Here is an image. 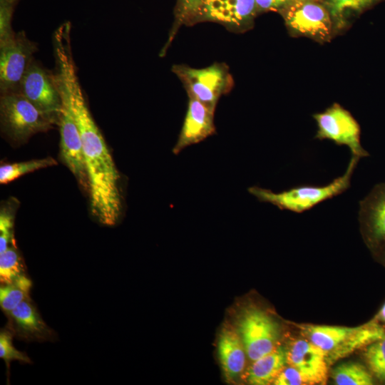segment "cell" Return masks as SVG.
Masks as SVG:
<instances>
[{
    "mask_svg": "<svg viewBox=\"0 0 385 385\" xmlns=\"http://www.w3.org/2000/svg\"><path fill=\"white\" fill-rule=\"evenodd\" d=\"M203 0H177L175 9V21L166 46L161 54L172 41L178 29L183 24H192Z\"/></svg>",
    "mask_w": 385,
    "mask_h": 385,
    "instance_id": "obj_24",
    "label": "cell"
},
{
    "mask_svg": "<svg viewBox=\"0 0 385 385\" xmlns=\"http://www.w3.org/2000/svg\"><path fill=\"white\" fill-rule=\"evenodd\" d=\"M359 160L351 155L344 173L325 185H300L279 192L252 186L248 192L260 202L270 203L282 210L302 213L345 192L350 187Z\"/></svg>",
    "mask_w": 385,
    "mask_h": 385,
    "instance_id": "obj_3",
    "label": "cell"
},
{
    "mask_svg": "<svg viewBox=\"0 0 385 385\" xmlns=\"http://www.w3.org/2000/svg\"><path fill=\"white\" fill-rule=\"evenodd\" d=\"M385 0H323L331 16L334 34L346 28L349 19Z\"/></svg>",
    "mask_w": 385,
    "mask_h": 385,
    "instance_id": "obj_19",
    "label": "cell"
},
{
    "mask_svg": "<svg viewBox=\"0 0 385 385\" xmlns=\"http://www.w3.org/2000/svg\"><path fill=\"white\" fill-rule=\"evenodd\" d=\"M0 357L8 366L12 360H19L26 363L31 362L26 354L17 350L13 346L11 334L6 331H1L0 333Z\"/></svg>",
    "mask_w": 385,
    "mask_h": 385,
    "instance_id": "obj_28",
    "label": "cell"
},
{
    "mask_svg": "<svg viewBox=\"0 0 385 385\" xmlns=\"http://www.w3.org/2000/svg\"><path fill=\"white\" fill-rule=\"evenodd\" d=\"M257 14L255 0H203L192 21H213L233 31H244Z\"/></svg>",
    "mask_w": 385,
    "mask_h": 385,
    "instance_id": "obj_11",
    "label": "cell"
},
{
    "mask_svg": "<svg viewBox=\"0 0 385 385\" xmlns=\"http://www.w3.org/2000/svg\"><path fill=\"white\" fill-rule=\"evenodd\" d=\"M293 0H255L257 14L267 11H279Z\"/></svg>",
    "mask_w": 385,
    "mask_h": 385,
    "instance_id": "obj_30",
    "label": "cell"
},
{
    "mask_svg": "<svg viewBox=\"0 0 385 385\" xmlns=\"http://www.w3.org/2000/svg\"><path fill=\"white\" fill-rule=\"evenodd\" d=\"M317 1H321V2H322V1H323V0H317Z\"/></svg>",
    "mask_w": 385,
    "mask_h": 385,
    "instance_id": "obj_32",
    "label": "cell"
},
{
    "mask_svg": "<svg viewBox=\"0 0 385 385\" xmlns=\"http://www.w3.org/2000/svg\"><path fill=\"white\" fill-rule=\"evenodd\" d=\"M332 376L337 385H371L372 375L361 364L346 362L336 366Z\"/></svg>",
    "mask_w": 385,
    "mask_h": 385,
    "instance_id": "obj_21",
    "label": "cell"
},
{
    "mask_svg": "<svg viewBox=\"0 0 385 385\" xmlns=\"http://www.w3.org/2000/svg\"><path fill=\"white\" fill-rule=\"evenodd\" d=\"M364 356L372 374L385 381V336L366 346Z\"/></svg>",
    "mask_w": 385,
    "mask_h": 385,
    "instance_id": "obj_25",
    "label": "cell"
},
{
    "mask_svg": "<svg viewBox=\"0 0 385 385\" xmlns=\"http://www.w3.org/2000/svg\"><path fill=\"white\" fill-rule=\"evenodd\" d=\"M37 45L24 31L0 43V90L1 94L19 92L21 82Z\"/></svg>",
    "mask_w": 385,
    "mask_h": 385,
    "instance_id": "obj_9",
    "label": "cell"
},
{
    "mask_svg": "<svg viewBox=\"0 0 385 385\" xmlns=\"http://www.w3.org/2000/svg\"><path fill=\"white\" fill-rule=\"evenodd\" d=\"M287 364V349L277 346L271 352L253 361L247 374V381L253 385L274 383Z\"/></svg>",
    "mask_w": 385,
    "mask_h": 385,
    "instance_id": "obj_18",
    "label": "cell"
},
{
    "mask_svg": "<svg viewBox=\"0 0 385 385\" xmlns=\"http://www.w3.org/2000/svg\"><path fill=\"white\" fill-rule=\"evenodd\" d=\"M359 217L370 247L385 245V182L376 185L360 201Z\"/></svg>",
    "mask_w": 385,
    "mask_h": 385,
    "instance_id": "obj_13",
    "label": "cell"
},
{
    "mask_svg": "<svg viewBox=\"0 0 385 385\" xmlns=\"http://www.w3.org/2000/svg\"><path fill=\"white\" fill-rule=\"evenodd\" d=\"M14 215L9 208H1L0 212V254L10 245H14Z\"/></svg>",
    "mask_w": 385,
    "mask_h": 385,
    "instance_id": "obj_26",
    "label": "cell"
},
{
    "mask_svg": "<svg viewBox=\"0 0 385 385\" xmlns=\"http://www.w3.org/2000/svg\"><path fill=\"white\" fill-rule=\"evenodd\" d=\"M374 319L379 322L381 324L385 325V303L381 307V309Z\"/></svg>",
    "mask_w": 385,
    "mask_h": 385,
    "instance_id": "obj_31",
    "label": "cell"
},
{
    "mask_svg": "<svg viewBox=\"0 0 385 385\" xmlns=\"http://www.w3.org/2000/svg\"><path fill=\"white\" fill-rule=\"evenodd\" d=\"M275 385H306L309 384L305 377L294 367H284L273 383Z\"/></svg>",
    "mask_w": 385,
    "mask_h": 385,
    "instance_id": "obj_29",
    "label": "cell"
},
{
    "mask_svg": "<svg viewBox=\"0 0 385 385\" xmlns=\"http://www.w3.org/2000/svg\"><path fill=\"white\" fill-rule=\"evenodd\" d=\"M172 71L182 82L189 98L215 111L220 98L229 93L233 86L232 76L224 63L215 62L202 68L174 65Z\"/></svg>",
    "mask_w": 385,
    "mask_h": 385,
    "instance_id": "obj_4",
    "label": "cell"
},
{
    "mask_svg": "<svg viewBox=\"0 0 385 385\" xmlns=\"http://www.w3.org/2000/svg\"><path fill=\"white\" fill-rule=\"evenodd\" d=\"M1 123L15 141H25L33 135L52 128L57 122L26 99L21 93L1 94Z\"/></svg>",
    "mask_w": 385,
    "mask_h": 385,
    "instance_id": "obj_5",
    "label": "cell"
},
{
    "mask_svg": "<svg viewBox=\"0 0 385 385\" xmlns=\"http://www.w3.org/2000/svg\"><path fill=\"white\" fill-rule=\"evenodd\" d=\"M301 329L324 353L329 365L385 336L384 327L374 319L355 327L306 324Z\"/></svg>",
    "mask_w": 385,
    "mask_h": 385,
    "instance_id": "obj_2",
    "label": "cell"
},
{
    "mask_svg": "<svg viewBox=\"0 0 385 385\" xmlns=\"http://www.w3.org/2000/svg\"><path fill=\"white\" fill-rule=\"evenodd\" d=\"M289 32L328 42L334 34L333 22L326 6L317 0H293L279 11Z\"/></svg>",
    "mask_w": 385,
    "mask_h": 385,
    "instance_id": "obj_6",
    "label": "cell"
},
{
    "mask_svg": "<svg viewBox=\"0 0 385 385\" xmlns=\"http://www.w3.org/2000/svg\"><path fill=\"white\" fill-rule=\"evenodd\" d=\"M56 164V160L51 157L4 164L0 167V183L6 184L24 174Z\"/></svg>",
    "mask_w": 385,
    "mask_h": 385,
    "instance_id": "obj_22",
    "label": "cell"
},
{
    "mask_svg": "<svg viewBox=\"0 0 385 385\" xmlns=\"http://www.w3.org/2000/svg\"><path fill=\"white\" fill-rule=\"evenodd\" d=\"M54 79L61 102L71 113L81 137L91 212L101 223L114 225L122 209L119 174L89 111L76 63L68 61L60 64Z\"/></svg>",
    "mask_w": 385,
    "mask_h": 385,
    "instance_id": "obj_1",
    "label": "cell"
},
{
    "mask_svg": "<svg viewBox=\"0 0 385 385\" xmlns=\"http://www.w3.org/2000/svg\"><path fill=\"white\" fill-rule=\"evenodd\" d=\"M32 282L24 274L13 282L1 284L0 287V306L9 313L24 301L29 299Z\"/></svg>",
    "mask_w": 385,
    "mask_h": 385,
    "instance_id": "obj_20",
    "label": "cell"
},
{
    "mask_svg": "<svg viewBox=\"0 0 385 385\" xmlns=\"http://www.w3.org/2000/svg\"><path fill=\"white\" fill-rule=\"evenodd\" d=\"M17 1L0 0V43L15 34L11 28V19Z\"/></svg>",
    "mask_w": 385,
    "mask_h": 385,
    "instance_id": "obj_27",
    "label": "cell"
},
{
    "mask_svg": "<svg viewBox=\"0 0 385 385\" xmlns=\"http://www.w3.org/2000/svg\"><path fill=\"white\" fill-rule=\"evenodd\" d=\"M22 274L23 262L15 246L11 245L0 254L1 284L10 283Z\"/></svg>",
    "mask_w": 385,
    "mask_h": 385,
    "instance_id": "obj_23",
    "label": "cell"
},
{
    "mask_svg": "<svg viewBox=\"0 0 385 385\" xmlns=\"http://www.w3.org/2000/svg\"><path fill=\"white\" fill-rule=\"evenodd\" d=\"M317 130L315 138L330 140L337 145H345L351 155L360 159L369 156L361 144V128L351 113L334 103L321 113L313 115Z\"/></svg>",
    "mask_w": 385,
    "mask_h": 385,
    "instance_id": "obj_7",
    "label": "cell"
},
{
    "mask_svg": "<svg viewBox=\"0 0 385 385\" xmlns=\"http://www.w3.org/2000/svg\"><path fill=\"white\" fill-rule=\"evenodd\" d=\"M20 336L31 339H43L50 329L41 319L30 298L7 313Z\"/></svg>",
    "mask_w": 385,
    "mask_h": 385,
    "instance_id": "obj_17",
    "label": "cell"
},
{
    "mask_svg": "<svg viewBox=\"0 0 385 385\" xmlns=\"http://www.w3.org/2000/svg\"><path fill=\"white\" fill-rule=\"evenodd\" d=\"M218 354L227 381H236L244 370L247 355L237 331L229 327L222 330L218 340Z\"/></svg>",
    "mask_w": 385,
    "mask_h": 385,
    "instance_id": "obj_16",
    "label": "cell"
},
{
    "mask_svg": "<svg viewBox=\"0 0 385 385\" xmlns=\"http://www.w3.org/2000/svg\"><path fill=\"white\" fill-rule=\"evenodd\" d=\"M287 364L297 369L309 384H324L329 364L324 353L308 339H297L287 349Z\"/></svg>",
    "mask_w": 385,
    "mask_h": 385,
    "instance_id": "obj_14",
    "label": "cell"
},
{
    "mask_svg": "<svg viewBox=\"0 0 385 385\" xmlns=\"http://www.w3.org/2000/svg\"><path fill=\"white\" fill-rule=\"evenodd\" d=\"M214 116L215 111L199 101L189 98L183 125L173 148V153L178 154L185 148L215 133Z\"/></svg>",
    "mask_w": 385,
    "mask_h": 385,
    "instance_id": "obj_15",
    "label": "cell"
},
{
    "mask_svg": "<svg viewBox=\"0 0 385 385\" xmlns=\"http://www.w3.org/2000/svg\"><path fill=\"white\" fill-rule=\"evenodd\" d=\"M58 123L61 158L78 181L84 187H88L80 132L71 113L62 102Z\"/></svg>",
    "mask_w": 385,
    "mask_h": 385,
    "instance_id": "obj_12",
    "label": "cell"
},
{
    "mask_svg": "<svg viewBox=\"0 0 385 385\" xmlns=\"http://www.w3.org/2000/svg\"><path fill=\"white\" fill-rule=\"evenodd\" d=\"M19 93L58 123L61 99L53 73L34 59L21 82Z\"/></svg>",
    "mask_w": 385,
    "mask_h": 385,
    "instance_id": "obj_10",
    "label": "cell"
},
{
    "mask_svg": "<svg viewBox=\"0 0 385 385\" xmlns=\"http://www.w3.org/2000/svg\"><path fill=\"white\" fill-rule=\"evenodd\" d=\"M237 331L247 357L252 361L278 346L280 337L278 323L258 308H250L244 312L239 320Z\"/></svg>",
    "mask_w": 385,
    "mask_h": 385,
    "instance_id": "obj_8",
    "label": "cell"
}]
</instances>
